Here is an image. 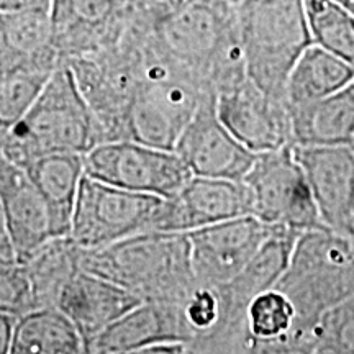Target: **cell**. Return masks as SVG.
Masks as SVG:
<instances>
[{"mask_svg": "<svg viewBox=\"0 0 354 354\" xmlns=\"http://www.w3.org/2000/svg\"><path fill=\"white\" fill-rule=\"evenodd\" d=\"M323 227L354 238V149L349 145L295 146Z\"/></svg>", "mask_w": 354, "mask_h": 354, "instance_id": "15", "label": "cell"}, {"mask_svg": "<svg viewBox=\"0 0 354 354\" xmlns=\"http://www.w3.org/2000/svg\"><path fill=\"white\" fill-rule=\"evenodd\" d=\"M0 258H17L12 246L10 233H8L6 215H3L2 203H0Z\"/></svg>", "mask_w": 354, "mask_h": 354, "instance_id": "33", "label": "cell"}, {"mask_svg": "<svg viewBox=\"0 0 354 354\" xmlns=\"http://www.w3.org/2000/svg\"><path fill=\"white\" fill-rule=\"evenodd\" d=\"M251 197V215L268 227L297 233L323 228L312 187L294 145L261 153L243 177Z\"/></svg>", "mask_w": 354, "mask_h": 354, "instance_id": "9", "label": "cell"}, {"mask_svg": "<svg viewBox=\"0 0 354 354\" xmlns=\"http://www.w3.org/2000/svg\"><path fill=\"white\" fill-rule=\"evenodd\" d=\"M180 342L187 346L179 300L141 302L87 344L88 354H140L153 344Z\"/></svg>", "mask_w": 354, "mask_h": 354, "instance_id": "18", "label": "cell"}, {"mask_svg": "<svg viewBox=\"0 0 354 354\" xmlns=\"http://www.w3.org/2000/svg\"><path fill=\"white\" fill-rule=\"evenodd\" d=\"M295 146L349 145L354 136V81L310 104L289 107Z\"/></svg>", "mask_w": 354, "mask_h": 354, "instance_id": "20", "label": "cell"}, {"mask_svg": "<svg viewBox=\"0 0 354 354\" xmlns=\"http://www.w3.org/2000/svg\"><path fill=\"white\" fill-rule=\"evenodd\" d=\"M84 159L87 176L162 198L174 197L192 177L176 151L135 140L104 141L84 154Z\"/></svg>", "mask_w": 354, "mask_h": 354, "instance_id": "10", "label": "cell"}, {"mask_svg": "<svg viewBox=\"0 0 354 354\" xmlns=\"http://www.w3.org/2000/svg\"><path fill=\"white\" fill-rule=\"evenodd\" d=\"M104 131L79 88L73 71L61 63L19 123L0 136L10 161L26 166L51 153L87 154L104 143Z\"/></svg>", "mask_w": 354, "mask_h": 354, "instance_id": "4", "label": "cell"}, {"mask_svg": "<svg viewBox=\"0 0 354 354\" xmlns=\"http://www.w3.org/2000/svg\"><path fill=\"white\" fill-rule=\"evenodd\" d=\"M151 25L131 10L117 41L66 63L100 123L105 141L125 140L128 112L145 73L146 38Z\"/></svg>", "mask_w": 354, "mask_h": 354, "instance_id": "5", "label": "cell"}, {"mask_svg": "<svg viewBox=\"0 0 354 354\" xmlns=\"http://www.w3.org/2000/svg\"><path fill=\"white\" fill-rule=\"evenodd\" d=\"M57 66L21 64L0 77V136L24 118Z\"/></svg>", "mask_w": 354, "mask_h": 354, "instance_id": "28", "label": "cell"}, {"mask_svg": "<svg viewBox=\"0 0 354 354\" xmlns=\"http://www.w3.org/2000/svg\"><path fill=\"white\" fill-rule=\"evenodd\" d=\"M17 320L19 318L10 315V313L0 312V354L10 353Z\"/></svg>", "mask_w": 354, "mask_h": 354, "instance_id": "32", "label": "cell"}, {"mask_svg": "<svg viewBox=\"0 0 354 354\" xmlns=\"http://www.w3.org/2000/svg\"><path fill=\"white\" fill-rule=\"evenodd\" d=\"M349 146H351V148L354 149V136H353V140H351V143H349Z\"/></svg>", "mask_w": 354, "mask_h": 354, "instance_id": "36", "label": "cell"}, {"mask_svg": "<svg viewBox=\"0 0 354 354\" xmlns=\"http://www.w3.org/2000/svg\"><path fill=\"white\" fill-rule=\"evenodd\" d=\"M339 3H343L344 7H348V8H351V10L354 12V0H338Z\"/></svg>", "mask_w": 354, "mask_h": 354, "instance_id": "35", "label": "cell"}, {"mask_svg": "<svg viewBox=\"0 0 354 354\" xmlns=\"http://www.w3.org/2000/svg\"><path fill=\"white\" fill-rule=\"evenodd\" d=\"M35 308L57 307L61 292L82 269V248L69 236H55L25 261Z\"/></svg>", "mask_w": 354, "mask_h": 354, "instance_id": "24", "label": "cell"}, {"mask_svg": "<svg viewBox=\"0 0 354 354\" xmlns=\"http://www.w3.org/2000/svg\"><path fill=\"white\" fill-rule=\"evenodd\" d=\"M0 203L17 259L25 261L33 251L55 238L50 207L28 171L8 159L0 149Z\"/></svg>", "mask_w": 354, "mask_h": 354, "instance_id": "17", "label": "cell"}, {"mask_svg": "<svg viewBox=\"0 0 354 354\" xmlns=\"http://www.w3.org/2000/svg\"><path fill=\"white\" fill-rule=\"evenodd\" d=\"M313 44L354 66V12L338 0H304Z\"/></svg>", "mask_w": 354, "mask_h": 354, "instance_id": "27", "label": "cell"}, {"mask_svg": "<svg viewBox=\"0 0 354 354\" xmlns=\"http://www.w3.org/2000/svg\"><path fill=\"white\" fill-rule=\"evenodd\" d=\"M245 215H251V197L243 180L192 176L165 201L156 232L189 233Z\"/></svg>", "mask_w": 354, "mask_h": 354, "instance_id": "16", "label": "cell"}, {"mask_svg": "<svg viewBox=\"0 0 354 354\" xmlns=\"http://www.w3.org/2000/svg\"><path fill=\"white\" fill-rule=\"evenodd\" d=\"M236 2H238V3H240V2H243V0H236Z\"/></svg>", "mask_w": 354, "mask_h": 354, "instance_id": "37", "label": "cell"}, {"mask_svg": "<svg viewBox=\"0 0 354 354\" xmlns=\"http://www.w3.org/2000/svg\"><path fill=\"white\" fill-rule=\"evenodd\" d=\"M274 287L284 292L297 313L292 353H307L323 313L354 294V238L325 227L304 232Z\"/></svg>", "mask_w": 354, "mask_h": 354, "instance_id": "3", "label": "cell"}, {"mask_svg": "<svg viewBox=\"0 0 354 354\" xmlns=\"http://www.w3.org/2000/svg\"><path fill=\"white\" fill-rule=\"evenodd\" d=\"M238 15L248 77L269 95L286 99L290 71L313 44L304 0H243Z\"/></svg>", "mask_w": 354, "mask_h": 354, "instance_id": "6", "label": "cell"}, {"mask_svg": "<svg viewBox=\"0 0 354 354\" xmlns=\"http://www.w3.org/2000/svg\"><path fill=\"white\" fill-rule=\"evenodd\" d=\"M354 81V66L333 53L310 44L286 84L287 107H299L342 91Z\"/></svg>", "mask_w": 354, "mask_h": 354, "instance_id": "23", "label": "cell"}, {"mask_svg": "<svg viewBox=\"0 0 354 354\" xmlns=\"http://www.w3.org/2000/svg\"><path fill=\"white\" fill-rule=\"evenodd\" d=\"M13 354H81L86 353L81 333L57 307L35 308L17 320Z\"/></svg>", "mask_w": 354, "mask_h": 354, "instance_id": "25", "label": "cell"}, {"mask_svg": "<svg viewBox=\"0 0 354 354\" xmlns=\"http://www.w3.org/2000/svg\"><path fill=\"white\" fill-rule=\"evenodd\" d=\"M151 37L203 91L218 94L248 77L236 0H192L156 21Z\"/></svg>", "mask_w": 354, "mask_h": 354, "instance_id": "1", "label": "cell"}, {"mask_svg": "<svg viewBox=\"0 0 354 354\" xmlns=\"http://www.w3.org/2000/svg\"><path fill=\"white\" fill-rule=\"evenodd\" d=\"M174 151L198 177L243 180L258 154L250 151L216 113V95H205Z\"/></svg>", "mask_w": 354, "mask_h": 354, "instance_id": "13", "label": "cell"}, {"mask_svg": "<svg viewBox=\"0 0 354 354\" xmlns=\"http://www.w3.org/2000/svg\"><path fill=\"white\" fill-rule=\"evenodd\" d=\"M141 302L143 300L109 279L81 269L61 292L57 308L76 325L87 348L102 331Z\"/></svg>", "mask_w": 354, "mask_h": 354, "instance_id": "19", "label": "cell"}, {"mask_svg": "<svg viewBox=\"0 0 354 354\" xmlns=\"http://www.w3.org/2000/svg\"><path fill=\"white\" fill-rule=\"evenodd\" d=\"M50 207L56 236L71 233L74 205L86 176V159L79 153H51L25 166Z\"/></svg>", "mask_w": 354, "mask_h": 354, "instance_id": "21", "label": "cell"}, {"mask_svg": "<svg viewBox=\"0 0 354 354\" xmlns=\"http://www.w3.org/2000/svg\"><path fill=\"white\" fill-rule=\"evenodd\" d=\"M82 269L143 302H177L197 286L189 234L179 232H145L109 246L82 248Z\"/></svg>", "mask_w": 354, "mask_h": 354, "instance_id": "2", "label": "cell"}, {"mask_svg": "<svg viewBox=\"0 0 354 354\" xmlns=\"http://www.w3.org/2000/svg\"><path fill=\"white\" fill-rule=\"evenodd\" d=\"M166 198L127 190L84 176L69 236L86 250L109 246L145 232H156Z\"/></svg>", "mask_w": 354, "mask_h": 354, "instance_id": "8", "label": "cell"}, {"mask_svg": "<svg viewBox=\"0 0 354 354\" xmlns=\"http://www.w3.org/2000/svg\"><path fill=\"white\" fill-rule=\"evenodd\" d=\"M209 94L212 92L203 91L158 50L149 28L145 73L128 112L125 140L174 151L202 99Z\"/></svg>", "mask_w": 354, "mask_h": 354, "instance_id": "7", "label": "cell"}, {"mask_svg": "<svg viewBox=\"0 0 354 354\" xmlns=\"http://www.w3.org/2000/svg\"><path fill=\"white\" fill-rule=\"evenodd\" d=\"M271 227L245 215L189 232L190 261L198 284H227L258 253Z\"/></svg>", "mask_w": 354, "mask_h": 354, "instance_id": "14", "label": "cell"}, {"mask_svg": "<svg viewBox=\"0 0 354 354\" xmlns=\"http://www.w3.org/2000/svg\"><path fill=\"white\" fill-rule=\"evenodd\" d=\"M35 310L32 282L24 261L0 258V312L20 318Z\"/></svg>", "mask_w": 354, "mask_h": 354, "instance_id": "30", "label": "cell"}, {"mask_svg": "<svg viewBox=\"0 0 354 354\" xmlns=\"http://www.w3.org/2000/svg\"><path fill=\"white\" fill-rule=\"evenodd\" d=\"M307 353L354 354V294L323 313L310 335Z\"/></svg>", "mask_w": 354, "mask_h": 354, "instance_id": "29", "label": "cell"}, {"mask_svg": "<svg viewBox=\"0 0 354 354\" xmlns=\"http://www.w3.org/2000/svg\"><path fill=\"white\" fill-rule=\"evenodd\" d=\"M130 15V0H50L53 44L61 63L110 46Z\"/></svg>", "mask_w": 354, "mask_h": 354, "instance_id": "12", "label": "cell"}, {"mask_svg": "<svg viewBox=\"0 0 354 354\" xmlns=\"http://www.w3.org/2000/svg\"><path fill=\"white\" fill-rule=\"evenodd\" d=\"M0 50L20 64H61L53 44L50 6L0 10Z\"/></svg>", "mask_w": 354, "mask_h": 354, "instance_id": "22", "label": "cell"}, {"mask_svg": "<svg viewBox=\"0 0 354 354\" xmlns=\"http://www.w3.org/2000/svg\"><path fill=\"white\" fill-rule=\"evenodd\" d=\"M50 6V0H0V10H15V8Z\"/></svg>", "mask_w": 354, "mask_h": 354, "instance_id": "34", "label": "cell"}, {"mask_svg": "<svg viewBox=\"0 0 354 354\" xmlns=\"http://www.w3.org/2000/svg\"><path fill=\"white\" fill-rule=\"evenodd\" d=\"M216 113L225 127L256 154L294 145L286 99L269 95L250 77L216 94Z\"/></svg>", "mask_w": 354, "mask_h": 354, "instance_id": "11", "label": "cell"}, {"mask_svg": "<svg viewBox=\"0 0 354 354\" xmlns=\"http://www.w3.org/2000/svg\"><path fill=\"white\" fill-rule=\"evenodd\" d=\"M297 313L289 297L276 287L251 300L246 312L248 353H292Z\"/></svg>", "mask_w": 354, "mask_h": 354, "instance_id": "26", "label": "cell"}, {"mask_svg": "<svg viewBox=\"0 0 354 354\" xmlns=\"http://www.w3.org/2000/svg\"><path fill=\"white\" fill-rule=\"evenodd\" d=\"M130 2L133 12L154 25L171 13L180 10L192 0H130Z\"/></svg>", "mask_w": 354, "mask_h": 354, "instance_id": "31", "label": "cell"}]
</instances>
